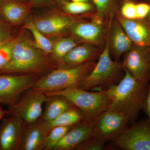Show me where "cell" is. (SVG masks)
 Returning <instances> with one entry per match:
<instances>
[{"label":"cell","instance_id":"6da1fadb","mask_svg":"<svg viewBox=\"0 0 150 150\" xmlns=\"http://www.w3.org/2000/svg\"><path fill=\"white\" fill-rule=\"evenodd\" d=\"M117 84L105 90L110 103L106 110L123 113L129 122L135 121L143 110L149 89V82L137 80L126 69Z\"/></svg>","mask_w":150,"mask_h":150},{"label":"cell","instance_id":"7a4b0ae2","mask_svg":"<svg viewBox=\"0 0 150 150\" xmlns=\"http://www.w3.org/2000/svg\"><path fill=\"white\" fill-rule=\"evenodd\" d=\"M55 67L29 41L21 39L14 46L9 62L0 69V74L16 73L36 74Z\"/></svg>","mask_w":150,"mask_h":150},{"label":"cell","instance_id":"3957f363","mask_svg":"<svg viewBox=\"0 0 150 150\" xmlns=\"http://www.w3.org/2000/svg\"><path fill=\"white\" fill-rule=\"evenodd\" d=\"M96 64L92 61L75 67L57 68L39 77L31 89L46 93L80 88L83 80Z\"/></svg>","mask_w":150,"mask_h":150},{"label":"cell","instance_id":"277c9868","mask_svg":"<svg viewBox=\"0 0 150 150\" xmlns=\"http://www.w3.org/2000/svg\"><path fill=\"white\" fill-rule=\"evenodd\" d=\"M44 93L48 96L60 95L64 97L81 110L85 119L92 121L107 110L110 103L105 90L89 92L80 88H74Z\"/></svg>","mask_w":150,"mask_h":150},{"label":"cell","instance_id":"5b68a950","mask_svg":"<svg viewBox=\"0 0 150 150\" xmlns=\"http://www.w3.org/2000/svg\"><path fill=\"white\" fill-rule=\"evenodd\" d=\"M98 59L93 69L83 80L80 88L88 91L100 86H110L120 79L124 69L122 64L111 59L107 35L104 48Z\"/></svg>","mask_w":150,"mask_h":150},{"label":"cell","instance_id":"8992f818","mask_svg":"<svg viewBox=\"0 0 150 150\" xmlns=\"http://www.w3.org/2000/svg\"><path fill=\"white\" fill-rule=\"evenodd\" d=\"M39 77L36 74H0V104L8 106L15 104Z\"/></svg>","mask_w":150,"mask_h":150},{"label":"cell","instance_id":"52a82bcc","mask_svg":"<svg viewBox=\"0 0 150 150\" xmlns=\"http://www.w3.org/2000/svg\"><path fill=\"white\" fill-rule=\"evenodd\" d=\"M47 98L44 93L30 89L22 95L16 103L8 106V115L19 116L26 123H33L41 117L43 105Z\"/></svg>","mask_w":150,"mask_h":150},{"label":"cell","instance_id":"ba28073f","mask_svg":"<svg viewBox=\"0 0 150 150\" xmlns=\"http://www.w3.org/2000/svg\"><path fill=\"white\" fill-rule=\"evenodd\" d=\"M111 141L121 149L150 150L149 121L147 118L135 123Z\"/></svg>","mask_w":150,"mask_h":150},{"label":"cell","instance_id":"9c48e42d","mask_svg":"<svg viewBox=\"0 0 150 150\" xmlns=\"http://www.w3.org/2000/svg\"><path fill=\"white\" fill-rule=\"evenodd\" d=\"M129 123L123 113L106 110L93 121V137L105 142L111 141L127 128Z\"/></svg>","mask_w":150,"mask_h":150},{"label":"cell","instance_id":"30bf717a","mask_svg":"<svg viewBox=\"0 0 150 150\" xmlns=\"http://www.w3.org/2000/svg\"><path fill=\"white\" fill-rule=\"evenodd\" d=\"M123 66L137 80L144 83L149 82L150 70L149 47L134 45L124 54Z\"/></svg>","mask_w":150,"mask_h":150},{"label":"cell","instance_id":"8fae6325","mask_svg":"<svg viewBox=\"0 0 150 150\" xmlns=\"http://www.w3.org/2000/svg\"><path fill=\"white\" fill-rule=\"evenodd\" d=\"M104 20L96 14L91 21H76L69 29L73 35L85 43L99 46L103 44L107 35L108 24L106 27Z\"/></svg>","mask_w":150,"mask_h":150},{"label":"cell","instance_id":"7c38bea8","mask_svg":"<svg viewBox=\"0 0 150 150\" xmlns=\"http://www.w3.org/2000/svg\"><path fill=\"white\" fill-rule=\"evenodd\" d=\"M26 123L17 115H9L0 123V150H19Z\"/></svg>","mask_w":150,"mask_h":150},{"label":"cell","instance_id":"4fadbf2b","mask_svg":"<svg viewBox=\"0 0 150 150\" xmlns=\"http://www.w3.org/2000/svg\"><path fill=\"white\" fill-rule=\"evenodd\" d=\"M107 37L110 54L115 61L129 51L134 44L115 16L108 21Z\"/></svg>","mask_w":150,"mask_h":150},{"label":"cell","instance_id":"5bb4252c","mask_svg":"<svg viewBox=\"0 0 150 150\" xmlns=\"http://www.w3.org/2000/svg\"><path fill=\"white\" fill-rule=\"evenodd\" d=\"M93 121L84 119L72 126L52 150H71L93 137Z\"/></svg>","mask_w":150,"mask_h":150},{"label":"cell","instance_id":"9a60e30c","mask_svg":"<svg viewBox=\"0 0 150 150\" xmlns=\"http://www.w3.org/2000/svg\"><path fill=\"white\" fill-rule=\"evenodd\" d=\"M115 17L134 45L150 47V21L147 18L127 19L118 12Z\"/></svg>","mask_w":150,"mask_h":150},{"label":"cell","instance_id":"2e32d148","mask_svg":"<svg viewBox=\"0 0 150 150\" xmlns=\"http://www.w3.org/2000/svg\"><path fill=\"white\" fill-rule=\"evenodd\" d=\"M49 131L40 119L31 123H26L19 150H43Z\"/></svg>","mask_w":150,"mask_h":150},{"label":"cell","instance_id":"e0dca14e","mask_svg":"<svg viewBox=\"0 0 150 150\" xmlns=\"http://www.w3.org/2000/svg\"><path fill=\"white\" fill-rule=\"evenodd\" d=\"M103 50L98 46L87 43L76 46L64 57L63 67H75L93 61L99 58Z\"/></svg>","mask_w":150,"mask_h":150},{"label":"cell","instance_id":"ac0fdd59","mask_svg":"<svg viewBox=\"0 0 150 150\" xmlns=\"http://www.w3.org/2000/svg\"><path fill=\"white\" fill-rule=\"evenodd\" d=\"M76 21L67 16L56 15L41 19L33 23L35 27L43 34L59 33L68 28Z\"/></svg>","mask_w":150,"mask_h":150},{"label":"cell","instance_id":"d6986e66","mask_svg":"<svg viewBox=\"0 0 150 150\" xmlns=\"http://www.w3.org/2000/svg\"><path fill=\"white\" fill-rule=\"evenodd\" d=\"M44 105L40 118L43 121H52L74 106L69 100L60 95L48 96Z\"/></svg>","mask_w":150,"mask_h":150},{"label":"cell","instance_id":"ffe728a7","mask_svg":"<svg viewBox=\"0 0 150 150\" xmlns=\"http://www.w3.org/2000/svg\"><path fill=\"white\" fill-rule=\"evenodd\" d=\"M85 119L82 112L76 106H73L52 121H43L46 128L50 131L56 126L72 127Z\"/></svg>","mask_w":150,"mask_h":150},{"label":"cell","instance_id":"44dd1931","mask_svg":"<svg viewBox=\"0 0 150 150\" xmlns=\"http://www.w3.org/2000/svg\"><path fill=\"white\" fill-rule=\"evenodd\" d=\"M96 11V14L103 19L115 16L119 12L121 0H92Z\"/></svg>","mask_w":150,"mask_h":150},{"label":"cell","instance_id":"7402d4cb","mask_svg":"<svg viewBox=\"0 0 150 150\" xmlns=\"http://www.w3.org/2000/svg\"><path fill=\"white\" fill-rule=\"evenodd\" d=\"M3 15L12 23H18L27 15V11L23 6L16 3L9 2L4 6Z\"/></svg>","mask_w":150,"mask_h":150},{"label":"cell","instance_id":"603a6c76","mask_svg":"<svg viewBox=\"0 0 150 150\" xmlns=\"http://www.w3.org/2000/svg\"><path fill=\"white\" fill-rule=\"evenodd\" d=\"M24 27L29 30L32 33L38 48L47 54L53 53V46L52 43L43 35V33L40 32L35 27L33 23L31 22L28 23L25 25Z\"/></svg>","mask_w":150,"mask_h":150},{"label":"cell","instance_id":"cb8c5ba5","mask_svg":"<svg viewBox=\"0 0 150 150\" xmlns=\"http://www.w3.org/2000/svg\"><path fill=\"white\" fill-rule=\"evenodd\" d=\"M72 127L56 126L49 131L46 137L43 150H52Z\"/></svg>","mask_w":150,"mask_h":150},{"label":"cell","instance_id":"d4e9b609","mask_svg":"<svg viewBox=\"0 0 150 150\" xmlns=\"http://www.w3.org/2000/svg\"><path fill=\"white\" fill-rule=\"evenodd\" d=\"M77 46V43L71 38H65L60 39L53 47V53L54 57L62 62L66 55Z\"/></svg>","mask_w":150,"mask_h":150},{"label":"cell","instance_id":"484cf974","mask_svg":"<svg viewBox=\"0 0 150 150\" xmlns=\"http://www.w3.org/2000/svg\"><path fill=\"white\" fill-rule=\"evenodd\" d=\"M64 10L71 14H79L90 12L95 9L94 6L90 2L67 1L64 3Z\"/></svg>","mask_w":150,"mask_h":150},{"label":"cell","instance_id":"4316f807","mask_svg":"<svg viewBox=\"0 0 150 150\" xmlns=\"http://www.w3.org/2000/svg\"><path fill=\"white\" fill-rule=\"evenodd\" d=\"M20 38H16L10 40L0 47V69L7 64L11 56L14 46L20 40Z\"/></svg>","mask_w":150,"mask_h":150},{"label":"cell","instance_id":"83f0119b","mask_svg":"<svg viewBox=\"0 0 150 150\" xmlns=\"http://www.w3.org/2000/svg\"><path fill=\"white\" fill-rule=\"evenodd\" d=\"M137 4L132 0H124L120 6L119 14L127 19H137Z\"/></svg>","mask_w":150,"mask_h":150},{"label":"cell","instance_id":"f1b7e54d","mask_svg":"<svg viewBox=\"0 0 150 150\" xmlns=\"http://www.w3.org/2000/svg\"><path fill=\"white\" fill-rule=\"evenodd\" d=\"M106 142L92 137L80 145L76 150H101L103 149Z\"/></svg>","mask_w":150,"mask_h":150},{"label":"cell","instance_id":"f546056e","mask_svg":"<svg viewBox=\"0 0 150 150\" xmlns=\"http://www.w3.org/2000/svg\"><path fill=\"white\" fill-rule=\"evenodd\" d=\"M150 12V4L143 1L137 4V19H144L147 18Z\"/></svg>","mask_w":150,"mask_h":150},{"label":"cell","instance_id":"4dcf8cb0","mask_svg":"<svg viewBox=\"0 0 150 150\" xmlns=\"http://www.w3.org/2000/svg\"><path fill=\"white\" fill-rule=\"evenodd\" d=\"M149 89L146 99L144 104L143 110H144L145 113L148 116V119L150 122V70L149 73Z\"/></svg>","mask_w":150,"mask_h":150},{"label":"cell","instance_id":"1f68e13d","mask_svg":"<svg viewBox=\"0 0 150 150\" xmlns=\"http://www.w3.org/2000/svg\"><path fill=\"white\" fill-rule=\"evenodd\" d=\"M10 40L6 33L0 28V47Z\"/></svg>","mask_w":150,"mask_h":150},{"label":"cell","instance_id":"d6a6232c","mask_svg":"<svg viewBox=\"0 0 150 150\" xmlns=\"http://www.w3.org/2000/svg\"><path fill=\"white\" fill-rule=\"evenodd\" d=\"M8 110H5L3 109L2 107L0 106V120L4 117V115H8Z\"/></svg>","mask_w":150,"mask_h":150},{"label":"cell","instance_id":"836d02e7","mask_svg":"<svg viewBox=\"0 0 150 150\" xmlns=\"http://www.w3.org/2000/svg\"><path fill=\"white\" fill-rule=\"evenodd\" d=\"M50 1V0H33V2L36 4H40V3L46 2Z\"/></svg>","mask_w":150,"mask_h":150},{"label":"cell","instance_id":"e575fe53","mask_svg":"<svg viewBox=\"0 0 150 150\" xmlns=\"http://www.w3.org/2000/svg\"><path fill=\"white\" fill-rule=\"evenodd\" d=\"M71 1L80 2H90V0H71Z\"/></svg>","mask_w":150,"mask_h":150},{"label":"cell","instance_id":"d590c367","mask_svg":"<svg viewBox=\"0 0 150 150\" xmlns=\"http://www.w3.org/2000/svg\"><path fill=\"white\" fill-rule=\"evenodd\" d=\"M143 1H144L147 2H148V3H149V4H150V0H143ZM147 18L150 21V12L149 13V15H148Z\"/></svg>","mask_w":150,"mask_h":150},{"label":"cell","instance_id":"8d00e7d4","mask_svg":"<svg viewBox=\"0 0 150 150\" xmlns=\"http://www.w3.org/2000/svg\"><path fill=\"white\" fill-rule=\"evenodd\" d=\"M57 1H59L60 2L63 3V4L65 2L67 1V0H57Z\"/></svg>","mask_w":150,"mask_h":150},{"label":"cell","instance_id":"74e56055","mask_svg":"<svg viewBox=\"0 0 150 150\" xmlns=\"http://www.w3.org/2000/svg\"><path fill=\"white\" fill-rule=\"evenodd\" d=\"M149 50H150V47H149Z\"/></svg>","mask_w":150,"mask_h":150}]
</instances>
